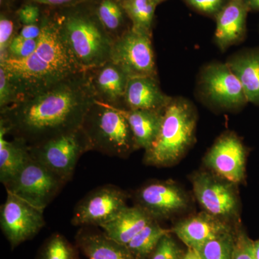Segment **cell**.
Returning a JSON list of instances; mask_svg holds the SVG:
<instances>
[{"mask_svg":"<svg viewBox=\"0 0 259 259\" xmlns=\"http://www.w3.org/2000/svg\"><path fill=\"white\" fill-rule=\"evenodd\" d=\"M153 1L155 2V3H156V4L158 5L159 3H162V2L164 1V0H153Z\"/></svg>","mask_w":259,"mask_h":259,"instance_id":"42","label":"cell"},{"mask_svg":"<svg viewBox=\"0 0 259 259\" xmlns=\"http://www.w3.org/2000/svg\"><path fill=\"white\" fill-rule=\"evenodd\" d=\"M119 110L128 122L137 149L147 151L159 134L163 110Z\"/></svg>","mask_w":259,"mask_h":259,"instance_id":"21","label":"cell"},{"mask_svg":"<svg viewBox=\"0 0 259 259\" xmlns=\"http://www.w3.org/2000/svg\"><path fill=\"white\" fill-rule=\"evenodd\" d=\"M16 17L13 18L9 13L2 12L0 15V61L5 60L8 56V48L14 38Z\"/></svg>","mask_w":259,"mask_h":259,"instance_id":"29","label":"cell"},{"mask_svg":"<svg viewBox=\"0 0 259 259\" xmlns=\"http://www.w3.org/2000/svg\"><path fill=\"white\" fill-rule=\"evenodd\" d=\"M202 84L206 95L221 106L237 107L247 102L241 83L227 64H214L204 70Z\"/></svg>","mask_w":259,"mask_h":259,"instance_id":"14","label":"cell"},{"mask_svg":"<svg viewBox=\"0 0 259 259\" xmlns=\"http://www.w3.org/2000/svg\"><path fill=\"white\" fill-rule=\"evenodd\" d=\"M40 23L38 45L31 55L23 59L8 58L0 61V66L6 71L14 89L16 102L84 71L74 60L61 37L56 10L42 13Z\"/></svg>","mask_w":259,"mask_h":259,"instance_id":"2","label":"cell"},{"mask_svg":"<svg viewBox=\"0 0 259 259\" xmlns=\"http://www.w3.org/2000/svg\"><path fill=\"white\" fill-rule=\"evenodd\" d=\"M94 8L104 28L114 40L120 36L119 32L126 15L120 3L117 0H99L94 4Z\"/></svg>","mask_w":259,"mask_h":259,"instance_id":"26","label":"cell"},{"mask_svg":"<svg viewBox=\"0 0 259 259\" xmlns=\"http://www.w3.org/2000/svg\"><path fill=\"white\" fill-rule=\"evenodd\" d=\"M205 163L223 180L241 183L245 177V148L234 135H223L209 150Z\"/></svg>","mask_w":259,"mask_h":259,"instance_id":"13","label":"cell"},{"mask_svg":"<svg viewBox=\"0 0 259 259\" xmlns=\"http://www.w3.org/2000/svg\"><path fill=\"white\" fill-rule=\"evenodd\" d=\"M171 229L162 228L158 221L145 227L125 245L136 259H150L163 236L171 233Z\"/></svg>","mask_w":259,"mask_h":259,"instance_id":"24","label":"cell"},{"mask_svg":"<svg viewBox=\"0 0 259 259\" xmlns=\"http://www.w3.org/2000/svg\"><path fill=\"white\" fill-rule=\"evenodd\" d=\"M185 254L171 233H168L161 238L150 259H182Z\"/></svg>","mask_w":259,"mask_h":259,"instance_id":"32","label":"cell"},{"mask_svg":"<svg viewBox=\"0 0 259 259\" xmlns=\"http://www.w3.org/2000/svg\"><path fill=\"white\" fill-rule=\"evenodd\" d=\"M93 1L56 10L59 30L66 47L84 71L110 60L114 39L104 28Z\"/></svg>","mask_w":259,"mask_h":259,"instance_id":"3","label":"cell"},{"mask_svg":"<svg viewBox=\"0 0 259 259\" xmlns=\"http://www.w3.org/2000/svg\"><path fill=\"white\" fill-rule=\"evenodd\" d=\"M30 1L37 5H46L51 8L61 9V8H70V7L89 3L93 0H30Z\"/></svg>","mask_w":259,"mask_h":259,"instance_id":"36","label":"cell"},{"mask_svg":"<svg viewBox=\"0 0 259 259\" xmlns=\"http://www.w3.org/2000/svg\"><path fill=\"white\" fill-rule=\"evenodd\" d=\"M15 0H1V5H6L7 6L9 7L13 4Z\"/></svg>","mask_w":259,"mask_h":259,"instance_id":"41","label":"cell"},{"mask_svg":"<svg viewBox=\"0 0 259 259\" xmlns=\"http://www.w3.org/2000/svg\"><path fill=\"white\" fill-rule=\"evenodd\" d=\"M15 15L18 23L23 26L40 23L42 14L38 5L31 3L23 5L17 10Z\"/></svg>","mask_w":259,"mask_h":259,"instance_id":"33","label":"cell"},{"mask_svg":"<svg viewBox=\"0 0 259 259\" xmlns=\"http://www.w3.org/2000/svg\"><path fill=\"white\" fill-rule=\"evenodd\" d=\"M135 199L136 205L156 221L182 212L189 204L185 192L171 181H153L142 186L135 194Z\"/></svg>","mask_w":259,"mask_h":259,"instance_id":"12","label":"cell"},{"mask_svg":"<svg viewBox=\"0 0 259 259\" xmlns=\"http://www.w3.org/2000/svg\"><path fill=\"white\" fill-rule=\"evenodd\" d=\"M89 79L97 101L124 109L126 88L130 76L112 61L88 70Z\"/></svg>","mask_w":259,"mask_h":259,"instance_id":"16","label":"cell"},{"mask_svg":"<svg viewBox=\"0 0 259 259\" xmlns=\"http://www.w3.org/2000/svg\"><path fill=\"white\" fill-rule=\"evenodd\" d=\"M16 102L15 90L6 71L0 66V110Z\"/></svg>","mask_w":259,"mask_h":259,"instance_id":"34","label":"cell"},{"mask_svg":"<svg viewBox=\"0 0 259 259\" xmlns=\"http://www.w3.org/2000/svg\"><path fill=\"white\" fill-rule=\"evenodd\" d=\"M79 250L64 236L54 233L42 245L37 259H79Z\"/></svg>","mask_w":259,"mask_h":259,"instance_id":"27","label":"cell"},{"mask_svg":"<svg viewBox=\"0 0 259 259\" xmlns=\"http://www.w3.org/2000/svg\"><path fill=\"white\" fill-rule=\"evenodd\" d=\"M156 221L138 205L126 207L114 219L102 226L110 239L126 245L149 223Z\"/></svg>","mask_w":259,"mask_h":259,"instance_id":"19","label":"cell"},{"mask_svg":"<svg viewBox=\"0 0 259 259\" xmlns=\"http://www.w3.org/2000/svg\"><path fill=\"white\" fill-rule=\"evenodd\" d=\"M196 118L192 107L182 100H171L163 110L157 138L145 153L148 166H167L176 163L194 139Z\"/></svg>","mask_w":259,"mask_h":259,"instance_id":"4","label":"cell"},{"mask_svg":"<svg viewBox=\"0 0 259 259\" xmlns=\"http://www.w3.org/2000/svg\"><path fill=\"white\" fill-rule=\"evenodd\" d=\"M249 10L259 11V0H245Z\"/></svg>","mask_w":259,"mask_h":259,"instance_id":"39","label":"cell"},{"mask_svg":"<svg viewBox=\"0 0 259 259\" xmlns=\"http://www.w3.org/2000/svg\"><path fill=\"white\" fill-rule=\"evenodd\" d=\"M38 42L39 37L37 39H25L16 34L10 42L6 59H23L28 57L36 50Z\"/></svg>","mask_w":259,"mask_h":259,"instance_id":"31","label":"cell"},{"mask_svg":"<svg viewBox=\"0 0 259 259\" xmlns=\"http://www.w3.org/2000/svg\"><path fill=\"white\" fill-rule=\"evenodd\" d=\"M65 185L66 182L60 177L30 156L20 171L4 186L7 192L44 210Z\"/></svg>","mask_w":259,"mask_h":259,"instance_id":"7","label":"cell"},{"mask_svg":"<svg viewBox=\"0 0 259 259\" xmlns=\"http://www.w3.org/2000/svg\"><path fill=\"white\" fill-rule=\"evenodd\" d=\"M241 83L247 102L259 105V52L252 51L228 64Z\"/></svg>","mask_w":259,"mask_h":259,"instance_id":"23","label":"cell"},{"mask_svg":"<svg viewBox=\"0 0 259 259\" xmlns=\"http://www.w3.org/2000/svg\"><path fill=\"white\" fill-rule=\"evenodd\" d=\"M127 194L114 185H104L89 192L75 206L71 224L99 226L111 221L127 207Z\"/></svg>","mask_w":259,"mask_h":259,"instance_id":"8","label":"cell"},{"mask_svg":"<svg viewBox=\"0 0 259 259\" xmlns=\"http://www.w3.org/2000/svg\"><path fill=\"white\" fill-rule=\"evenodd\" d=\"M233 259H256L254 241H252L240 227L234 229Z\"/></svg>","mask_w":259,"mask_h":259,"instance_id":"30","label":"cell"},{"mask_svg":"<svg viewBox=\"0 0 259 259\" xmlns=\"http://www.w3.org/2000/svg\"><path fill=\"white\" fill-rule=\"evenodd\" d=\"M41 23L34 25H23L18 32V35L25 39H37L41 33Z\"/></svg>","mask_w":259,"mask_h":259,"instance_id":"37","label":"cell"},{"mask_svg":"<svg viewBox=\"0 0 259 259\" xmlns=\"http://www.w3.org/2000/svg\"><path fill=\"white\" fill-rule=\"evenodd\" d=\"M8 135L4 126L0 125V181L8 183L30 158L29 146L20 139H5Z\"/></svg>","mask_w":259,"mask_h":259,"instance_id":"22","label":"cell"},{"mask_svg":"<svg viewBox=\"0 0 259 259\" xmlns=\"http://www.w3.org/2000/svg\"><path fill=\"white\" fill-rule=\"evenodd\" d=\"M171 99L163 93L156 77H130L126 88L124 105L127 110L161 111Z\"/></svg>","mask_w":259,"mask_h":259,"instance_id":"17","label":"cell"},{"mask_svg":"<svg viewBox=\"0 0 259 259\" xmlns=\"http://www.w3.org/2000/svg\"><path fill=\"white\" fill-rule=\"evenodd\" d=\"M132 22L131 28L136 31L151 35L155 10L157 4L153 0H125L119 2Z\"/></svg>","mask_w":259,"mask_h":259,"instance_id":"25","label":"cell"},{"mask_svg":"<svg viewBox=\"0 0 259 259\" xmlns=\"http://www.w3.org/2000/svg\"><path fill=\"white\" fill-rule=\"evenodd\" d=\"M118 2L125 1V0H117Z\"/></svg>","mask_w":259,"mask_h":259,"instance_id":"43","label":"cell"},{"mask_svg":"<svg viewBox=\"0 0 259 259\" xmlns=\"http://www.w3.org/2000/svg\"><path fill=\"white\" fill-rule=\"evenodd\" d=\"M234 229L209 241L199 250L202 259H233Z\"/></svg>","mask_w":259,"mask_h":259,"instance_id":"28","label":"cell"},{"mask_svg":"<svg viewBox=\"0 0 259 259\" xmlns=\"http://www.w3.org/2000/svg\"><path fill=\"white\" fill-rule=\"evenodd\" d=\"M182 259H202L198 250L188 248Z\"/></svg>","mask_w":259,"mask_h":259,"instance_id":"38","label":"cell"},{"mask_svg":"<svg viewBox=\"0 0 259 259\" xmlns=\"http://www.w3.org/2000/svg\"><path fill=\"white\" fill-rule=\"evenodd\" d=\"M218 177L207 172L194 175V193L206 212L228 222L238 215L239 200L234 184Z\"/></svg>","mask_w":259,"mask_h":259,"instance_id":"11","label":"cell"},{"mask_svg":"<svg viewBox=\"0 0 259 259\" xmlns=\"http://www.w3.org/2000/svg\"><path fill=\"white\" fill-rule=\"evenodd\" d=\"M76 245L89 259H136L125 245L110 239L104 232L81 228L76 234Z\"/></svg>","mask_w":259,"mask_h":259,"instance_id":"20","label":"cell"},{"mask_svg":"<svg viewBox=\"0 0 259 259\" xmlns=\"http://www.w3.org/2000/svg\"><path fill=\"white\" fill-rule=\"evenodd\" d=\"M254 251L255 258L259 259V239L258 241H254Z\"/></svg>","mask_w":259,"mask_h":259,"instance_id":"40","label":"cell"},{"mask_svg":"<svg viewBox=\"0 0 259 259\" xmlns=\"http://www.w3.org/2000/svg\"><path fill=\"white\" fill-rule=\"evenodd\" d=\"M81 127L93 151L111 157L125 158L137 149L128 122L119 108L95 100Z\"/></svg>","mask_w":259,"mask_h":259,"instance_id":"5","label":"cell"},{"mask_svg":"<svg viewBox=\"0 0 259 259\" xmlns=\"http://www.w3.org/2000/svg\"><path fill=\"white\" fill-rule=\"evenodd\" d=\"M187 2L202 13L214 14L222 9L224 0H187Z\"/></svg>","mask_w":259,"mask_h":259,"instance_id":"35","label":"cell"},{"mask_svg":"<svg viewBox=\"0 0 259 259\" xmlns=\"http://www.w3.org/2000/svg\"><path fill=\"white\" fill-rule=\"evenodd\" d=\"M88 71L0 110V125L34 146L80 128L95 103Z\"/></svg>","mask_w":259,"mask_h":259,"instance_id":"1","label":"cell"},{"mask_svg":"<svg viewBox=\"0 0 259 259\" xmlns=\"http://www.w3.org/2000/svg\"><path fill=\"white\" fill-rule=\"evenodd\" d=\"M110 61L120 66L130 77L156 76L151 35L131 28L114 40Z\"/></svg>","mask_w":259,"mask_h":259,"instance_id":"10","label":"cell"},{"mask_svg":"<svg viewBox=\"0 0 259 259\" xmlns=\"http://www.w3.org/2000/svg\"><path fill=\"white\" fill-rule=\"evenodd\" d=\"M248 11L245 0H230L218 12L214 37L221 49H226L243 38Z\"/></svg>","mask_w":259,"mask_h":259,"instance_id":"18","label":"cell"},{"mask_svg":"<svg viewBox=\"0 0 259 259\" xmlns=\"http://www.w3.org/2000/svg\"><path fill=\"white\" fill-rule=\"evenodd\" d=\"M93 151L82 127L40 144L29 146L30 156L66 183L72 179L79 158Z\"/></svg>","mask_w":259,"mask_h":259,"instance_id":"6","label":"cell"},{"mask_svg":"<svg viewBox=\"0 0 259 259\" xmlns=\"http://www.w3.org/2000/svg\"><path fill=\"white\" fill-rule=\"evenodd\" d=\"M0 208V227L12 248L32 239L45 226L44 211L7 192Z\"/></svg>","mask_w":259,"mask_h":259,"instance_id":"9","label":"cell"},{"mask_svg":"<svg viewBox=\"0 0 259 259\" xmlns=\"http://www.w3.org/2000/svg\"><path fill=\"white\" fill-rule=\"evenodd\" d=\"M228 221H223L209 213H198L186 218L171 229L187 248L201 250L206 243L218 237L233 231Z\"/></svg>","mask_w":259,"mask_h":259,"instance_id":"15","label":"cell"}]
</instances>
